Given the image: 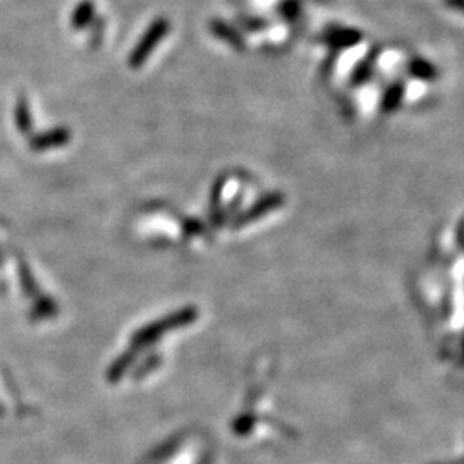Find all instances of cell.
Here are the masks:
<instances>
[{"instance_id":"1","label":"cell","mask_w":464,"mask_h":464,"mask_svg":"<svg viewBox=\"0 0 464 464\" xmlns=\"http://www.w3.org/2000/svg\"><path fill=\"white\" fill-rule=\"evenodd\" d=\"M195 320V313L191 310H184L181 313H176L168 316L166 320H160V322H155L148 325V327L138 331L133 337V346L134 348H143V346H148L151 343L162 337L166 332L172 331V328L183 327V325L193 322Z\"/></svg>"},{"instance_id":"2","label":"cell","mask_w":464,"mask_h":464,"mask_svg":"<svg viewBox=\"0 0 464 464\" xmlns=\"http://www.w3.org/2000/svg\"><path fill=\"white\" fill-rule=\"evenodd\" d=\"M134 360H136V353H134V351H128V353L122 354L121 358H117V360L112 363L111 368H109V373H107L109 380H111V382L119 380L122 375H124L126 371H128L129 366L133 365Z\"/></svg>"}]
</instances>
